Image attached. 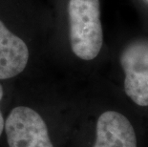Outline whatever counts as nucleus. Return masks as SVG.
<instances>
[{
    "label": "nucleus",
    "mask_w": 148,
    "mask_h": 147,
    "mask_svg": "<svg viewBox=\"0 0 148 147\" xmlns=\"http://www.w3.org/2000/svg\"><path fill=\"white\" fill-rule=\"evenodd\" d=\"M94 147H137L136 134L128 118L115 111L100 115Z\"/></svg>",
    "instance_id": "20e7f679"
},
{
    "label": "nucleus",
    "mask_w": 148,
    "mask_h": 147,
    "mask_svg": "<svg viewBox=\"0 0 148 147\" xmlns=\"http://www.w3.org/2000/svg\"><path fill=\"white\" fill-rule=\"evenodd\" d=\"M29 50L23 40L0 20V79L19 75L28 63Z\"/></svg>",
    "instance_id": "39448f33"
},
{
    "label": "nucleus",
    "mask_w": 148,
    "mask_h": 147,
    "mask_svg": "<svg viewBox=\"0 0 148 147\" xmlns=\"http://www.w3.org/2000/svg\"><path fill=\"white\" fill-rule=\"evenodd\" d=\"M4 125L10 147H53L46 123L29 107L14 108Z\"/></svg>",
    "instance_id": "f03ea898"
},
{
    "label": "nucleus",
    "mask_w": 148,
    "mask_h": 147,
    "mask_svg": "<svg viewBox=\"0 0 148 147\" xmlns=\"http://www.w3.org/2000/svg\"><path fill=\"white\" fill-rule=\"evenodd\" d=\"M68 14L74 54L83 60L96 58L103 45L99 0H70Z\"/></svg>",
    "instance_id": "f257e3e1"
},
{
    "label": "nucleus",
    "mask_w": 148,
    "mask_h": 147,
    "mask_svg": "<svg viewBox=\"0 0 148 147\" xmlns=\"http://www.w3.org/2000/svg\"><path fill=\"white\" fill-rule=\"evenodd\" d=\"M121 64L126 95L136 104L148 106V40H137L125 47Z\"/></svg>",
    "instance_id": "7ed1b4c3"
},
{
    "label": "nucleus",
    "mask_w": 148,
    "mask_h": 147,
    "mask_svg": "<svg viewBox=\"0 0 148 147\" xmlns=\"http://www.w3.org/2000/svg\"><path fill=\"white\" fill-rule=\"evenodd\" d=\"M2 96H3V89H2V86L0 85V101H1ZM4 124H5L4 118H3L2 113H1V111H0V136H1V133H2L3 129H4Z\"/></svg>",
    "instance_id": "423d86ee"
},
{
    "label": "nucleus",
    "mask_w": 148,
    "mask_h": 147,
    "mask_svg": "<svg viewBox=\"0 0 148 147\" xmlns=\"http://www.w3.org/2000/svg\"><path fill=\"white\" fill-rule=\"evenodd\" d=\"M143 1L145 2V3H147V4H148V0H143Z\"/></svg>",
    "instance_id": "0eeeda50"
}]
</instances>
